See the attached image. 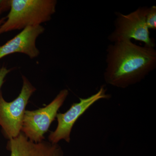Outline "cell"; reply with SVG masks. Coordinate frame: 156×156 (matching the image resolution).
Listing matches in <instances>:
<instances>
[{"mask_svg":"<svg viewBox=\"0 0 156 156\" xmlns=\"http://www.w3.org/2000/svg\"><path fill=\"white\" fill-rule=\"evenodd\" d=\"M4 11L2 9L0 8V27H1V25L3 24V23L4 22V18H1V15L2 14V13Z\"/></svg>","mask_w":156,"mask_h":156,"instance_id":"8fae6325","label":"cell"},{"mask_svg":"<svg viewBox=\"0 0 156 156\" xmlns=\"http://www.w3.org/2000/svg\"><path fill=\"white\" fill-rule=\"evenodd\" d=\"M68 95L67 89H62L45 107L34 111L26 110L21 130L22 133L33 142L43 141L44 139V135L55 119L58 110Z\"/></svg>","mask_w":156,"mask_h":156,"instance_id":"5b68a950","label":"cell"},{"mask_svg":"<svg viewBox=\"0 0 156 156\" xmlns=\"http://www.w3.org/2000/svg\"><path fill=\"white\" fill-rule=\"evenodd\" d=\"M111 95L106 93L104 86L94 95L87 98H80V102L73 104L69 109L64 113L56 115L58 126L56 130L51 132L49 136L50 142L57 144L62 140L66 142L70 141V134L75 123L81 116L98 101L110 98Z\"/></svg>","mask_w":156,"mask_h":156,"instance_id":"8992f818","label":"cell"},{"mask_svg":"<svg viewBox=\"0 0 156 156\" xmlns=\"http://www.w3.org/2000/svg\"><path fill=\"white\" fill-rule=\"evenodd\" d=\"M22 78L21 92L13 101H6L0 92V126L3 134L9 140L17 137L20 133L26 107L36 90L27 78L23 76Z\"/></svg>","mask_w":156,"mask_h":156,"instance_id":"277c9868","label":"cell"},{"mask_svg":"<svg viewBox=\"0 0 156 156\" xmlns=\"http://www.w3.org/2000/svg\"><path fill=\"white\" fill-rule=\"evenodd\" d=\"M148 8L139 7L127 14L116 12L114 30L108 37V41L113 43L134 39L144 43V46L154 48L155 44L146 23Z\"/></svg>","mask_w":156,"mask_h":156,"instance_id":"3957f363","label":"cell"},{"mask_svg":"<svg viewBox=\"0 0 156 156\" xmlns=\"http://www.w3.org/2000/svg\"><path fill=\"white\" fill-rule=\"evenodd\" d=\"M56 4V0H10V12L0 27V35L49 21Z\"/></svg>","mask_w":156,"mask_h":156,"instance_id":"7a4b0ae2","label":"cell"},{"mask_svg":"<svg viewBox=\"0 0 156 156\" xmlns=\"http://www.w3.org/2000/svg\"><path fill=\"white\" fill-rule=\"evenodd\" d=\"M105 62V83L126 89L141 82L156 68V50L131 41L115 42L107 48Z\"/></svg>","mask_w":156,"mask_h":156,"instance_id":"6da1fadb","label":"cell"},{"mask_svg":"<svg viewBox=\"0 0 156 156\" xmlns=\"http://www.w3.org/2000/svg\"><path fill=\"white\" fill-rule=\"evenodd\" d=\"M146 23L149 29H156V6L148 7L146 16Z\"/></svg>","mask_w":156,"mask_h":156,"instance_id":"9c48e42d","label":"cell"},{"mask_svg":"<svg viewBox=\"0 0 156 156\" xmlns=\"http://www.w3.org/2000/svg\"><path fill=\"white\" fill-rule=\"evenodd\" d=\"M41 25L29 27L2 46H0V58L13 53H23L31 58H36L40 52L36 46L38 37L44 32Z\"/></svg>","mask_w":156,"mask_h":156,"instance_id":"52a82bcc","label":"cell"},{"mask_svg":"<svg viewBox=\"0 0 156 156\" xmlns=\"http://www.w3.org/2000/svg\"><path fill=\"white\" fill-rule=\"evenodd\" d=\"M10 71V69H8L5 67L1 68L0 69V92L2 86L4 83L5 78Z\"/></svg>","mask_w":156,"mask_h":156,"instance_id":"30bf717a","label":"cell"},{"mask_svg":"<svg viewBox=\"0 0 156 156\" xmlns=\"http://www.w3.org/2000/svg\"><path fill=\"white\" fill-rule=\"evenodd\" d=\"M8 147L11 156H63L60 146L48 141L36 143L30 140L23 133L9 140Z\"/></svg>","mask_w":156,"mask_h":156,"instance_id":"ba28073f","label":"cell"}]
</instances>
